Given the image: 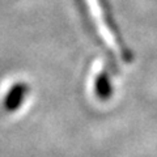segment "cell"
Masks as SVG:
<instances>
[{
    "label": "cell",
    "mask_w": 157,
    "mask_h": 157,
    "mask_svg": "<svg viewBox=\"0 0 157 157\" xmlns=\"http://www.w3.org/2000/svg\"><path fill=\"white\" fill-rule=\"evenodd\" d=\"M30 96V85L22 78H13L0 89V113L13 115L24 107Z\"/></svg>",
    "instance_id": "3"
},
{
    "label": "cell",
    "mask_w": 157,
    "mask_h": 157,
    "mask_svg": "<svg viewBox=\"0 0 157 157\" xmlns=\"http://www.w3.org/2000/svg\"><path fill=\"white\" fill-rule=\"evenodd\" d=\"M88 88L93 100L98 104H106L113 98L114 82H113V73L107 62L98 60L93 64L88 78Z\"/></svg>",
    "instance_id": "2"
},
{
    "label": "cell",
    "mask_w": 157,
    "mask_h": 157,
    "mask_svg": "<svg viewBox=\"0 0 157 157\" xmlns=\"http://www.w3.org/2000/svg\"><path fill=\"white\" fill-rule=\"evenodd\" d=\"M86 3L92 17L94 20L97 30L101 34L102 39L106 42V45L122 62L131 63L134 55L121 36L113 13L107 6V2L106 0H86Z\"/></svg>",
    "instance_id": "1"
}]
</instances>
